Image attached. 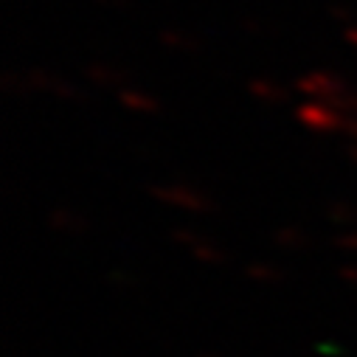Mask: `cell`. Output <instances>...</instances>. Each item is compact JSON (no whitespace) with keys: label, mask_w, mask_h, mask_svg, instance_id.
<instances>
[{"label":"cell","mask_w":357,"mask_h":357,"mask_svg":"<svg viewBox=\"0 0 357 357\" xmlns=\"http://www.w3.org/2000/svg\"><path fill=\"white\" fill-rule=\"evenodd\" d=\"M121 99H124L130 107H141V110H146V113L155 110V102L146 99V96H141V93H130V91H127V93H121Z\"/></svg>","instance_id":"277c9868"},{"label":"cell","mask_w":357,"mask_h":357,"mask_svg":"<svg viewBox=\"0 0 357 357\" xmlns=\"http://www.w3.org/2000/svg\"><path fill=\"white\" fill-rule=\"evenodd\" d=\"M298 87L307 93V96H315V102H324V105H332L346 87L332 76V73H326V70H312V73H307L301 82H298Z\"/></svg>","instance_id":"6da1fadb"},{"label":"cell","mask_w":357,"mask_h":357,"mask_svg":"<svg viewBox=\"0 0 357 357\" xmlns=\"http://www.w3.org/2000/svg\"><path fill=\"white\" fill-rule=\"evenodd\" d=\"M346 135H351L354 141H357V116H346L343 119V127H340Z\"/></svg>","instance_id":"5b68a950"},{"label":"cell","mask_w":357,"mask_h":357,"mask_svg":"<svg viewBox=\"0 0 357 357\" xmlns=\"http://www.w3.org/2000/svg\"><path fill=\"white\" fill-rule=\"evenodd\" d=\"M250 93L253 96H259V99H282V91H279V87L276 84H267V82H253L250 84Z\"/></svg>","instance_id":"3957f363"},{"label":"cell","mask_w":357,"mask_h":357,"mask_svg":"<svg viewBox=\"0 0 357 357\" xmlns=\"http://www.w3.org/2000/svg\"><path fill=\"white\" fill-rule=\"evenodd\" d=\"M349 155H351V160L357 163V144H354V146H349Z\"/></svg>","instance_id":"52a82bcc"},{"label":"cell","mask_w":357,"mask_h":357,"mask_svg":"<svg viewBox=\"0 0 357 357\" xmlns=\"http://www.w3.org/2000/svg\"><path fill=\"white\" fill-rule=\"evenodd\" d=\"M346 40H349V43H351V45H354V48H357V26H354V29H349V31H346Z\"/></svg>","instance_id":"8992f818"},{"label":"cell","mask_w":357,"mask_h":357,"mask_svg":"<svg viewBox=\"0 0 357 357\" xmlns=\"http://www.w3.org/2000/svg\"><path fill=\"white\" fill-rule=\"evenodd\" d=\"M298 121H304V124H310V127H315V130H324V132L343 127V116H340L335 107L324 105V102L304 105V107L298 110Z\"/></svg>","instance_id":"7a4b0ae2"}]
</instances>
